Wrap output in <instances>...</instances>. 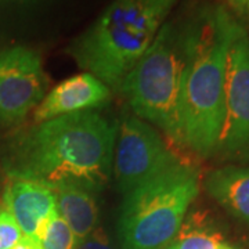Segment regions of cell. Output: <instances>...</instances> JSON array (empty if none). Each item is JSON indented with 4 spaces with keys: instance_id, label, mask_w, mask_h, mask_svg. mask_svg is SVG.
Here are the masks:
<instances>
[{
    "instance_id": "1",
    "label": "cell",
    "mask_w": 249,
    "mask_h": 249,
    "mask_svg": "<svg viewBox=\"0 0 249 249\" xmlns=\"http://www.w3.org/2000/svg\"><path fill=\"white\" fill-rule=\"evenodd\" d=\"M118 124L82 111L36 124L18 145L11 176L100 191L112 175Z\"/></svg>"
},
{
    "instance_id": "2",
    "label": "cell",
    "mask_w": 249,
    "mask_h": 249,
    "mask_svg": "<svg viewBox=\"0 0 249 249\" xmlns=\"http://www.w3.org/2000/svg\"><path fill=\"white\" fill-rule=\"evenodd\" d=\"M193 40L180 107V140L199 157L217 151L224 119L227 52L238 22L222 6L193 16Z\"/></svg>"
},
{
    "instance_id": "3",
    "label": "cell",
    "mask_w": 249,
    "mask_h": 249,
    "mask_svg": "<svg viewBox=\"0 0 249 249\" xmlns=\"http://www.w3.org/2000/svg\"><path fill=\"white\" fill-rule=\"evenodd\" d=\"M176 3L178 0H114L73 43L72 55L86 72L119 90Z\"/></svg>"
},
{
    "instance_id": "4",
    "label": "cell",
    "mask_w": 249,
    "mask_h": 249,
    "mask_svg": "<svg viewBox=\"0 0 249 249\" xmlns=\"http://www.w3.org/2000/svg\"><path fill=\"white\" fill-rule=\"evenodd\" d=\"M193 28V17L165 22L119 88L133 115L160 127L176 142Z\"/></svg>"
},
{
    "instance_id": "5",
    "label": "cell",
    "mask_w": 249,
    "mask_h": 249,
    "mask_svg": "<svg viewBox=\"0 0 249 249\" xmlns=\"http://www.w3.org/2000/svg\"><path fill=\"white\" fill-rule=\"evenodd\" d=\"M199 193L198 170L180 160L124 196L118 219L122 249H163Z\"/></svg>"
},
{
    "instance_id": "6",
    "label": "cell",
    "mask_w": 249,
    "mask_h": 249,
    "mask_svg": "<svg viewBox=\"0 0 249 249\" xmlns=\"http://www.w3.org/2000/svg\"><path fill=\"white\" fill-rule=\"evenodd\" d=\"M158 130L133 114L118 124L112 173L119 193L126 194L180 162Z\"/></svg>"
},
{
    "instance_id": "7",
    "label": "cell",
    "mask_w": 249,
    "mask_h": 249,
    "mask_svg": "<svg viewBox=\"0 0 249 249\" xmlns=\"http://www.w3.org/2000/svg\"><path fill=\"white\" fill-rule=\"evenodd\" d=\"M217 151L234 160H249V36L241 25L227 52L224 119Z\"/></svg>"
},
{
    "instance_id": "8",
    "label": "cell",
    "mask_w": 249,
    "mask_h": 249,
    "mask_svg": "<svg viewBox=\"0 0 249 249\" xmlns=\"http://www.w3.org/2000/svg\"><path fill=\"white\" fill-rule=\"evenodd\" d=\"M42 60L27 47L0 53V121L14 122L27 115L46 94Z\"/></svg>"
},
{
    "instance_id": "9",
    "label": "cell",
    "mask_w": 249,
    "mask_h": 249,
    "mask_svg": "<svg viewBox=\"0 0 249 249\" xmlns=\"http://www.w3.org/2000/svg\"><path fill=\"white\" fill-rule=\"evenodd\" d=\"M3 205L24 235L34 240L42 226L57 212L53 187L19 176H11L6 184Z\"/></svg>"
},
{
    "instance_id": "10",
    "label": "cell",
    "mask_w": 249,
    "mask_h": 249,
    "mask_svg": "<svg viewBox=\"0 0 249 249\" xmlns=\"http://www.w3.org/2000/svg\"><path fill=\"white\" fill-rule=\"evenodd\" d=\"M109 88L89 72H82L62 80L37 104L36 124L68 114L101 107L109 98Z\"/></svg>"
},
{
    "instance_id": "11",
    "label": "cell",
    "mask_w": 249,
    "mask_h": 249,
    "mask_svg": "<svg viewBox=\"0 0 249 249\" xmlns=\"http://www.w3.org/2000/svg\"><path fill=\"white\" fill-rule=\"evenodd\" d=\"M208 194L235 219L249 224V166H224L205 178Z\"/></svg>"
},
{
    "instance_id": "12",
    "label": "cell",
    "mask_w": 249,
    "mask_h": 249,
    "mask_svg": "<svg viewBox=\"0 0 249 249\" xmlns=\"http://www.w3.org/2000/svg\"><path fill=\"white\" fill-rule=\"evenodd\" d=\"M57 212L70 226L76 240L88 237L97 227L98 206L91 191L70 183L53 187Z\"/></svg>"
},
{
    "instance_id": "13",
    "label": "cell",
    "mask_w": 249,
    "mask_h": 249,
    "mask_svg": "<svg viewBox=\"0 0 249 249\" xmlns=\"http://www.w3.org/2000/svg\"><path fill=\"white\" fill-rule=\"evenodd\" d=\"M223 242L219 232L205 217L193 214L184 219L175 238L163 249H217Z\"/></svg>"
},
{
    "instance_id": "14",
    "label": "cell",
    "mask_w": 249,
    "mask_h": 249,
    "mask_svg": "<svg viewBox=\"0 0 249 249\" xmlns=\"http://www.w3.org/2000/svg\"><path fill=\"white\" fill-rule=\"evenodd\" d=\"M35 241L42 249H75L78 240L70 226L60 217L58 212L47 220L37 231Z\"/></svg>"
},
{
    "instance_id": "15",
    "label": "cell",
    "mask_w": 249,
    "mask_h": 249,
    "mask_svg": "<svg viewBox=\"0 0 249 249\" xmlns=\"http://www.w3.org/2000/svg\"><path fill=\"white\" fill-rule=\"evenodd\" d=\"M24 237L14 217L4 209H0V249H11Z\"/></svg>"
},
{
    "instance_id": "16",
    "label": "cell",
    "mask_w": 249,
    "mask_h": 249,
    "mask_svg": "<svg viewBox=\"0 0 249 249\" xmlns=\"http://www.w3.org/2000/svg\"><path fill=\"white\" fill-rule=\"evenodd\" d=\"M75 249H114L104 229L96 227L88 237L78 241Z\"/></svg>"
},
{
    "instance_id": "17",
    "label": "cell",
    "mask_w": 249,
    "mask_h": 249,
    "mask_svg": "<svg viewBox=\"0 0 249 249\" xmlns=\"http://www.w3.org/2000/svg\"><path fill=\"white\" fill-rule=\"evenodd\" d=\"M11 249H42L40 248V245H39V242L35 241L34 238H29L27 235H24L19 242H18L17 245L14 247V248Z\"/></svg>"
},
{
    "instance_id": "18",
    "label": "cell",
    "mask_w": 249,
    "mask_h": 249,
    "mask_svg": "<svg viewBox=\"0 0 249 249\" xmlns=\"http://www.w3.org/2000/svg\"><path fill=\"white\" fill-rule=\"evenodd\" d=\"M217 249H235V248H232L231 245H229V244H226V242H223L222 245L219 247Z\"/></svg>"
},
{
    "instance_id": "19",
    "label": "cell",
    "mask_w": 249,
    "mask_h": 249,
    "mask_svg": "<svg viewBox=\"0 0 249 249\" xmlns=\"http://www.w3.org/2000/svg\"><path fill=\"white\" fill-rule=\"evenodd\" d=\"M248 7H249V1H248Z\"/></svg>"
}]
</instances>
